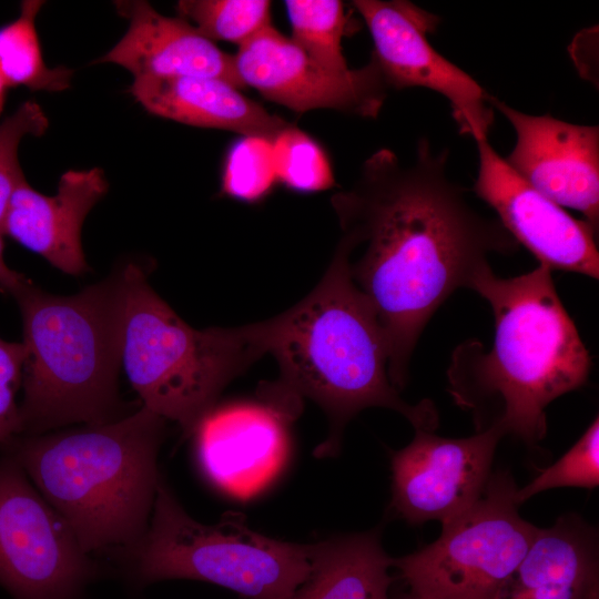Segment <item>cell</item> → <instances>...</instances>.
<instances>
[{"label":"cell","instance_id":"27","mask_svg":"<svg viewBox=\"0 0 599 599\" xmlns=\"http://www.w3.org/2000/svg\"><path fill=\"white\" fill-rule=\"evenodd\" d=\"M49 119L34 100H27L0 122V231L16 189L26 180L18 149L27 135L41 136Z\"/></svg>","mask_w":599,"mask_h":599},{"label":"cell","instance_id":"30","mask_svg":"<svg viewBox=\"0 0 599 599\" xmlns=\"http://www.w3.org/2000/svg\"><path fill=\"white\" fill-rule=\"evenodd\" d=\"M7 90H8V85L6 84L3 79L0 77V115L6 104Z\"/></svg>","mask_w":599,"mask_h":599},{"label":"cell","instance_id":"7","mask_svg":"<svg viewBox=\"0 0 599 599\" xmlns=\"http://www.w3.org/2000/svg\"><path fill=\"white\" fill-rule=\"evenodd\" d=\"M124 551L133 587L164 579H197L248 599H286L308 577L312 545L268 538L252 530L241 512L215 525L191 518L161 477L149 527Z\"/></svg>","mask_w":599,"mask_h":599},{"label":"cell","instance_id":"26","mask_svg":"<svg viewBox=\"0 0 599 599\" xmlns=\"http://www.w3.org/2000/svg\"><path fill=\"white\" fill-rule=\"evenodd\" d=\"M599 484V419L596 417L576 444L516 491L521 505L532 496L559 487L595 488Z\"/></svg>","mask_w":599,"mask_h":599},{"label":"cell","instance_id":"12","mask_svg":"<svg viewBox=\"0 0 599 599\" xmlns=\"http://www.w3.org/2000/svg\"><path fill=\"white\" fill-rule=\"evenodd\" d=\"M502 437L495 428L466 438L416 429L406 447L392 453L390 514L420 525L465 511L481 495Z\"/></svg>","mask_w":599,"mask_h":599},{"label":"cell","instance_id":"21","mask_svg":"<svg viewBox=\"0 0 599 599\" xmlns=\"http://www.w3.org/2000/svg\"><path fill=\"white\" fill-rule=\"evenodd\" d=\"M44 1L24 0L19 16L0 27V77L8 88L60 92L70 87L74 71L50 68L43 60L35 18Z\"/></svg>","mask_w":599,"mask_h":599},{"label":"cell","instance_id":"19","mask_svg":"<svg viewBox=\"0 0 599 599\" xmlns=\"http://www.w3.org/2000/svg\"><path fill=\"white\" fill-rule=\"evenodd\" d=\"M129 92L149 113L192 126L272 141L291 125L216 78L133 79Z\"/></svg>","mask_w":599,"mask_h":599},{"label":"cell","instance_id":"13","mask_svg":"<svg viewBox=\"0 0 599 599\" xmlns=\"http://www.w3.org/2000/svg\"><path fill=\"white\" fill-rule=\"evenodd\" d=\"M478 172L473 191L497 213L508 233L549 270L599 277L597 233L519 176L488 139L475 141Z\"/></svg>","mask_w":599,"mask_h":599},{"label":"cell","instance_id":"28","mask_svg":"<svg viewBox=\"0 0 599 599\" xmlns=\"http://www.w3.org/2000/svg\"><path fill=\"white\" fill-rule=\"evenodd\" d=\"M24 356L22 343L0 337V445L21 434L17 393L22 385Z\"/></svg>","mask_w":599,"mask_h":599},{"label":"cell","instance_id":"1","mask_svg":"<svg viewBox=\"0 0 599 599\" xmlns=\"http://www.w3.org/2000/svg\"><path fill=\"white\" fill-rule=\"evenodd\" d=\"M448 149L420 138L405 164L382 148L362 164L356 181L332 195L352 280L370 304L388 349V377L402 389L412 354L438 307L470 288L491 254L519 244L497 219L476 211L447 172Z\"/></svg>","mask_w":599,"mask_h":599},{"label":"cell","instance_id":"29","mask_svg":"<svg viewBox=\"0 0 599 599\" xmlns=\"http://www.w3.org/2000/svg\"><path fill=\"white\" fill-rule=\"evenodd\" d=\"M29 281L22 273L7 265L4 260L3 234L0 231V290L13 296Z\"/></svg>","mask_w":599,"mask_h":599},{"label":"cell","instance_id":"20","mask_svg":"<svg viewBox=\"0 0 599 599\" xmlns=\"http://www.w3.org/2000/svg\"><path fill=\"white\" fill-rule=\"evenodd\" d=\"M393 558L378 530L313 544L307 579L286 599H390Z\"/></svg>","mask_w":599,"mask_h":599},{"label":"cell","instance_id":"3","mask_svg":"<svg viewBox=\"0 0 599 599\" xmlns=\"http://www.w3.org/2000/svg\"><path fill=\"white\" fill-rule=\"evenodd\" d=\"M271 318L270 353L280 377L267 388L266 400L294 418L303 398L325 412L329 432L315 449L316 457L336 456L347 423L369 407L399 413L415 430L436 429L435 405L428 399L409 404L392 385L384 332L352 280L343 244L338 242L327 271L308 295Z\"/></svg>","mask_w":599,"mask_h":599},{"label":"cell","instance_id":"6","mask_svg":"<svg viewBox=\"0 0 599 599\" xmlns=\"http://www.w3.org/2000/svg\"><path fill=\"white\" fill-rule=\"evenodd\" d=\"M120 354L143 407L192 435L223 389L270 353L272 318L195 329L128 263L118 274Z\"/></svg>","mask_w":599,"mask_h":599},{"label":"cell","instance_id":"4","mask_svg":"<svg viewBox=\"0 0 599 599\" xmlns=\"http://www.w3.org/2000/svg\"><path fill=\"white\" fill-rule=\"evenodd\" d=\"M165 419L141 407L116 420L1 445L67 521L85 552L126 548L145 534L161 475Z\"/></svg>","mask_w":599,"mask_h":599},{"label":"cell","instance_id":"24","mask_svg":"<svg viewBox=\"0 0 599 599\" xmlns=\"http://www.w3.org/2000/svg\"><path fill=\"white\" fill-rule=\"evenodd\" d=\"M276 179L298 192H319L334 186L327 155L308 134L292 124L272 140Z\"/></svg>","mask_w":599,"mask_h":599},{"label":"cell","instance_id":"16","mask_svg":"<svg viewBox=\"0 0 599 599\" xmlns=\"http://www.w3.org/2000/svg\"><path fill=\"white\" fill-rule=\"evenodd\" d=\"M118 13L129 27L124 35L104 55L92 61L114 63L134 79L207 77L243 88L234 57L222 51L191 23L158 12L148 1H114Z\"/></svg>","mask_w":599,"mask_h":599},{"label":"cell","instance_id":"15","mask_svg":"<svg viewBox=\"0 0 599 599\" xmlns=\"http://www.w3.org/2000/svg\"><path fill=\"white\" fill-rule=\"evenodd\" d=\"M292 420L267 400L216 405L193 433L202 471L234 498L254 497L280 475L287 461Z\"/></svg>","mask_w":599,"mask_h":599},{"label":"cell","instance_id":"9","mask_svg":"<svg viewBox=\"0 0 599 599\" xmlns=\"http://www.w3.org/2000/svg\"><path fill=\"white\" fill-rule=\"evenodd\" d=\"M98 575L67 521L6 454L0 460V586L14 599H82Z\"/></svg>","mask_w":599,"mask_h":599},{"label":"cell","instance_id":"32","mask_svg":"<svg viewBox=\"0 0 599 599\" xmlns=\"http://www.w3.org/2000/svg\"><path fill=\"white\" fill-rule=\"evenodd\" d=\"M591 599H599V592L596 593Z\"/></svg>","mask_w":599,"mask_h":599},{"label":"cell","instance_id":"17","mask_svg":"<svg viewBox=\"0 0 599 599\" xmlns=\"http://www.w3.org/2000/svg\"><path fill=\"white\" fill-rule=\"evenodd\" d=\"M108 186L100 167L64 172L54 195L38 192L24 180L12 194L1 232L63 273H85L81 229Z\"/></svg>","mask_w":599,"mask_h":599},{"label":"cell","instance_id":"5","mask_svg":"<svg viewBox=\"0 0 599 599\" xmlns=\"http://www.w3.org/2000/svg\"><path fill=\"white\" fill-rule=\"evenodd\" d=\"M13 297L26 352L20 435L119 419V275L70 296L47 293L29 281Z\"/></svg>","mask_w":599,"mask_h":599},{"label":"cell","instance_id":"8","mask_svg":"<svg viewBox=\"0 0 599 599\" xmlns=\"http://www.w3.org/2000/svg\"><path fill=\"white\" fill-rule=\"evenodd\" d=\"M517 489L508 471L491 474L470 507L441 522L434 542L393 558L409 592L427 599H496L539 530L520 516Z\"/></svg>","mask_w":599,"mask_h":599},{"label":"cell","instance_id":"18","mask_svg":"<svg viewBox=\"0 0 599 599\" xmlns=\"http://www.w3.org/2000/svg\"><path fill=\"white\" fill-rule=\"evenodd\" d=\"M598 537L579 516L539 529L496 599H591L599 592Z\"/></svg>","mask_w":599,"mask_h":599},{"label":"cell","instance_id":"31","mask_svg":"<svg viewBox=\"0 0 599 599\" xmlns=\"http://www.w3.org/2000/svg\"><path fill=\"white\" fill-rule=\"evenodd\" d=\"M398 599H427V598L419 597V596H416V595H413V593L408 592L407 595L402 596Z\"/></svg>","mask_w":599,"mask_h":599},{"label":"cell","instance_id":"25","mask_svg":"<svg viewBox=\"0 0 599 599\" xmlns=\"http://www.w3.org/2000/svg\"><path fill=\"white\" fill-rule=\"evenodd\" d=\"M277 181L272 141L261 136H242L229 150L222 192L246 202L263 199Z\"/></svg>","mask_w":599,"mask_h":599},{"label":"cell","instance_id":"10","mask_svg":"<svg viewBox=\"0 0 599 599\" xmlns=\"http://www.w3.org/2000/svg\"><path fill=\"white\" fill-rule=\"evenodd\" d=\"M374 43L376 60L389 88H424L443 95L464 135L488 139L495 113L489 93L429 42L440 19L404 0H355Z\"/></svg>","mask_w":599,"mask_h":599},{"label":"cell","instance_id":"23","mask_svg":"<svg viewBox=\"0 0 599 599\" xmlns=\"http://www.w3.org/2000/svg\"><path fill=\"white\" fill-rule=\"evenodd\" d=\"M176 10L212 42L238 47L272 26L268 0H180Z\"/></svg>","mask_w":599,"mask_h":599},{"label":"cell","instance_id":"11","mask_svg":"<svg viewBox=\"0 0 599 599\" xmlns=\"http://www.w3.org/2000/svg\"><path fill=\"white\" fill-rule=\"evenodd\" d=\"M233 57L244 87L295 112L329 109L375 119L387 97L388 87L373 55L361 68L332 70L273 26L240 45Z\"/></svg>","mask_w":599,"mask_h":599},{"label":"cell","instance_id":"14","mask_svg":"<svg viewBox=\"0 0 599 599\" xmlns=\"http://www.w3.org/2000/svg\"><path fill=\"white\" fill-rule=\"evenodd\" d=\"M493 109L511 124L515 145L505 161L528 184L562 207L599 225V128L550 114L524 113L489 94Z\"/></svg>","mask_w":599,"mask_h":599},{"label":"cell","instance_id":"22","mask_svg":"<svg viewBox=\"0 0 599 599\" xmlns=\"http://www.w3.org/2000/svg\"><path fill=\"white\" fill-rule=\"evenodd\" d=\"M285 7L292 28L290 39L300 49L328 69H349L341 44L348 24L342 1L286 0Z\"/></svg>","mask_w":599,"mask_h":599},{"label":"cell","instance_id":"2","mask_svg":"<svg viewBox=\"0 0 599 599\" xmlns=\"http://www.w3.org/2000/svg\"><path fill=\"white\" fill-rule=\"evenodd\" d=\"M469 290L491 307L494 341L488 349L476 339L454 349L448 390L477 432L495 428L535 446L547 433L546 407L587 383L589 352L547 266L502 278L488 264Z\"/></svg>","mask_w":599,"mask_h":599}]
</instances>
